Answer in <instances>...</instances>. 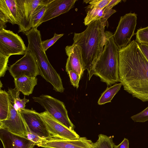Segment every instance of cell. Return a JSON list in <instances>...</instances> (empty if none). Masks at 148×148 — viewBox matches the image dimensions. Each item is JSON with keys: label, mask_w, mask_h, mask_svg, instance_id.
I'll return each instance as SVG.
<instances>
[{"label": "cell", "mask_w": 148, "mask_h": 148, "mask_svg": "<svg viewBox=\"0 0 148 148\" xmlns=\"http://www.w3.org/2000/svg\"><path fill=\"white\" fill-rule=\"evenodd\" d=\"M119 74L124 90L143 102L148 101V62L134 40L119 49Z\"/></svg>", "instance_id": "6da1fadb"}, {"label": "cell", "mask_w": 148, "mask_h": 148, "mask_svg": "<svg viewBox=\"0 0 148 148\" xmlns=\"http://www.w3.org/2000/svg\"><path fill=\"white\" fill-rule=\"evenodd\" d=\"M107 20L101 19L92 21L84 31L74 34L73 43L81 48L83 70H87L88 73L103 51L106 40L104 30Z\"/></svg>", "instance_id": "7a4b0ae2"}, {"label": "cell", "mask_w": 148, "mask_h": 148, "mask_svg": "<svg viewBox=\"0 0 148 148\" xmlns=\"http://www.w3.org/2000/svg\"><path fill=\"white\" fill-rule=\"evenodd\" d=\"M106 43L103 51L88 73L89 80L93 75L98 76L101 81L111 86L119 82V49L114 40L113 34L105 32Z\"/></svg>", "instance_id": "3957f363"}, {"label": "cell", "mask_w": 148, "mask_h": 148, "mask_svg": "<svg viewBox=\"0 0 148 148\" xmlns=\"http://www.w3.org/2000/svg\"><path fill=\"white\" fill-rule=\"evenodd\" d=\"M34 101L40 104L50 114L68 129L74 130V125L69 118L67 111L62 101L48 95L33 97Z\"/></svg>", "instance_id": "277c9868"}, {"label": "cell", "mask_w": 148, "mask_h": 148, "mask_svg": "<svg viewBox=\"0 0 148 148\" xmlns=\"http://www.w3.org/2000/svg\"><path fill=\"white\" fill-rule=\"evenodd\" d=\"M137 16L135 13H130L121 17L113 34L114 42L119 49L127 46L134 35Z\"/></svg>", "instance_id": "5b68a950"}, {"label": "cell", "mask_w": 148, "mask_h": 148, "mask_svg": "<svg viewBox=\"0 0 148 148\" xmlns=\"http://www.w3.org/2000/svg\"><path fill=\"white\" fill-rule=\"evenodd\" d=\"M27 47L21 38L10 30H0V53L10 57L14 55H24Z\"/></svg>", "instance_id": "8992f818"}, {"label": "cell", "mask_w": 148, "mask_h": 148, "mask_svg": "<svg viewBox=\"0 0 148 148\" xmlns=\"http://www.w3.org/2000/svg\"><path fill=\"white\" fill-rule=\"evenodd\" d=\"M8 70L14 78L23 76L36 77L40 75L36 61L27 49L23 57L11 65Z\"/></svg>", "instance_id": "52a82bcc"}, {"label": "cell", "mask_w": 148, "mask_h": 148, "mask_svg": "<svg viewBox=\"0 0 148 148\" xmlns=\"http://www.w3.org/2000/svg\"><path fill=\"white\" fill-rule=\"evenodd\" d=\"M42 0H16L18 22V33H25L32 28L31 19Z\"/></svg>", "instance_id": "ba28073f"}, {"label": "cell", "mask_w": 148, "mask_h": 148, "mask_svg": "<svg viewBox=\"0 0 148 148\" xmlns=\"http://www.w3.org/2000/svg\"><path fill=\"white\" fill-rule=\"evenodd\" d=\"M38 114L52 137L69 140H77L80 137L74 130H70L61 124L47 111Z\"/></svg>", "instance_id": "9c48e42d"}, {"label": "cell", "mask_w": 148, "mask_h": 148, "mask_svg": "<svg viewBox=\"0 0 148 148\" xmlns=\"http://www.w3.org/2000/svg\"><path fill=\"white\" fill-rule=\"evenodd\" d=\"M20 112L29 128L34 133L43 138H52L38 112L32 108L21 110Z\"/></svg>", "instance_id": "30bf717a"}, {"label": "cell", "mask_w": 148, "mask_h": 148, "mask_svg": "<svg viewBox=\"0 0 148 148\" xmlns=\"http://www.w3.org/2000/svg\"><path fill=\"white\" fill-rule=\"evenodd\" d=\"M1 129L26 138L24 122L20 112L16 111L10 102L7 118L5 120L0 121V129Z\"/></svg>", "instance_id": "8fae6325"}, {"label": "cell", "mask_w": 148, "mask_h": 148, "mask_svg": "<svg viewBox=\"0 0 148 148\" xmlns=\"http://www.w3.org/2000/svg\"><path fill=\"white\" fill-rule=\"evenodd\" d=\"M92 143L85 137H80L74 140L52 137L47 138L36 145L45 148H91Z\"/></svg>", "instance_id": "7c38bea8"}, {"label": "cell", "mask_w": 148, "mask_h": 148, "mask_svg": "<svg viewBox=\"0 0 148 148\" xmlns=\"http://www.w3.org/2000/svg\"><path fill=\"white\" fill-rule=\"evenodd\" d=\"M76 0H52L47 5L44 14L38 25L66 13L74 7Z\"/></svg>", "instance_id": "4fadbf2b"}, {"label": "cell", "mask_w": 148, "mask_h": 148, "mask_svg": "<svg viewBox=\"0 0 148 148\" xmlns=\"http://www.w3.org/2000/svg\"><path fill=\"white\" fill-rule=\"evenodd\" d=\"M68 56L66 66L67 72L72 71L81 77L83 72V62L81 48L78 45L73 43L65 48Z\"/></svg>", "instance_id": "5bb4252c"}, {"label": "cell", "mask_w": 148, "mask_h": 148, "mask_svg": "<svg viewBox=\"0 0 148 148\" xmlns=\"http://www.w3.org/2000/svg\"><path fill=\"white\" fill-rule=\"evenodd\" d=\"M8 22L18 24L16 0H0V30L5 29Z\"/></svg>", "instance_id": "9a60e30c"}, {"label": "cell", "mask_w": 148, "mask_h": 148, "mask_svg": "<svg viewBox=\"0 0 148 148\" xmlns=\"http://www.w3.org/2000/svg\"><path fill=\"white\" fill-rule=\"evenodd\" d=\"M0 139L4 148H33L36 144L27 138L0 129Z\"/></svg>", "instance_id": "2e32d148"}, {"label": "cell", "mask_w": 148, "mask_h": 148, "mask_svg": "<svg viewBox=\"0 0 148 148\" xmlns=\"http://www.w3.org/2000/svg\"><path fill=\"white\" fill-rule=\"evenodd\" d=\"M37 81L36 77L23 76L14 78L15 88L25 95L29 96L32 94Z\"/></svg>", "instance_id": "e0dca14e"}, {"label": "cell", "mask_w": 148, "mask_h": 148, "mask_svg": "<svg viewBox=\"0 0 148 148\" xmlns=\"http://www.w3.org/2000/svg\"><path fill=\"white\" fill-rule=\"evenodd\" d=\"M87 11V15L84 22L85 25L87 26L91 22L100 19L108 20L110 16L116 12L115 10L109 9L106 7L102 9H92Z\"/></svg>", "instance_id": "ac0fdd59"}, {"label": "cell", "mask_w": 148, "mask_h": 148, "mask_svg": "<svg viewBox=\"0 0 148 148\" xmlns=\"http://www.w3.org/2000/svg\"><path fill=\"white\" fill-rule=\"evenodd\" d=\"M7 92L9 102L16 111L20 112L21 110L25 108L26 103L29 101V100L26 99L25 96L23 99H21L20 92L15 88H8Z\"/></svg>", "instance_id": "d6986e66"}, {"label": "cell", "mask_w": 148, "mask_h": 148, "mask_svg": "<svg viewBox=\"0 0 148 148\" xmlns=\"http://www.w3.org/2000/svg\"><path fill=\"white\" fill-rule=\"evenodd\" d=\"M122 86L121 83L120 82L115 84L110 87H107L99 98L98 104L102 105L110 102L114 96L120 90Z\"/></svg>", "instance_id": "ffe728a7"}, {"label": "cell", "mask_w": 148, "mask_h": 148, "mask_svg": "<svg viewBox=\"0 0 148 148\" xmlns=\"http://www.w3.org/2000/svg\"><path fill=\"white\" fill-rule=\"evenodd\" d=\"M52 0H42L41 3L36 8L31 19L32 28L38 27V25L45 12L47 5Z\"/></svg>", "instance_id": "44dd1931"}, {"label": "cell", "mask_w": 148, "mask_h": 148, "mask_svg": "<svg viewBox=\"0 0 148 148\" xmlns=\"http://www.w3.org/2000/svg\"><path fill=\"white\" fill-rule=\"evenodd\" d=\"M0 121L6 120L9 109V101L7 92L0 88Z\"/></svg>", "instance_id": "7402d4cb"}, {"label": "cell", "mask_w": 148, "mask_h": 148, "mask_svg": "<svg viewBox=\"0 0 148 148\" xmlns=\"http://www.w3.org/2000/svg\"><path fill=\"white\" fill-rule=\"evenodd\" d=\"M114 145L112 138L101 134L97 141L92 143L91 148H114Z\"/></svg>", "instance_id": "603a6c76"}, {"label": "cell", "mask_w": 148, "mask_h": 148, "mask_svg": "<svg viewBox=\"0 0 148 148\" xmlns=\"http://www.w3.org/2000/svg\"><path fill=\"white\" fill-rule=\"evenodd\" d=\"M135 34L138 43L148 45V26L138 29Z\"/></svg>", "instance_id": "cb8c5ba5"}, {"label": "cell", "mask_w": 148, "mask_h": 148, "mask_svg": "<svg viewBox=\"0 0 148 148\" xmlns=\"http://www.w3.org/2000/svg\"><path fill=\"white\" fill-rule=\"evenodd\" d=\"M24 121L25 127L26 138L35 143L36 145L37 144L41 143L47 139L40 137L34 133L29 128L24 120Z\"/></svg>", "instance_id": "d4e9b609"}, {"label": "cell", "mask_w": 148, "mask_h": 148, "mask_svg": "<svg viewBox=\"0 0 148 148\" xmlns=\"http://www.w3.org/2000/svg\"><path fill=\"white\" fill-rule=\"evenodd\" d=\"M111 0H90V5L86 7L87 10L96 9H102L109 3Z\"/></svg>", "instance_id": "484cf974"}, {"label": "cell", "mask_w": 148, "mask_h": 148, "mask_svg": "<svg viewBox=\"0 0 148 148\" xmlns=\"http://www.w3.org/2000/svg\"><path fill=\"white\" fill-rule=\"evenodd\" d=\"M134 122L144 123L148 121V107L141 112L131 117Z\"/></svg>", "instance_id": "4316f807"}, {"label": "cell", "mask_w": 148, "mask_h": 148, "mask_svg": "<svg viewBox=\"0 0 148 148\" xmlns=\"http://www.w3.org/2000/svg\"><path fill=\"white\" fill-rule=\"evenodd\" d=\"M10 57L3 55L0 53V77H4L6 71L8 69V66Z\"/></svg>", "instance_id": "83f0119b"}, {"label": "cell", "mask_w": 148, "mask_h": 148, "mask_svg": "<svg viewBox=\"0 0 148 148\" xmlns=\"http://www.w3.org/2000/svg\"><path fill=\"white\" fill-rule=\"evenodd\" d=\"M64 34H58L55 33L53 37L51 39L42 41V45L45 51V52L49 47L53 45Z\"/></svg>", "instance_id": "f1b7e54d"}, {"label": "cell", "mask_w": 148, "mask_h": 148, "mask_svg": "<svg viewBox=\"0 0 148 148\" xmlns=\"http://www.w3.org/2000/svg\"><path fill=\"white\" fill-rule=\"evenodd\" d=\"M67 73L69 75L72 85L77 89L79 87V82L81 77L77 73L72 71H68Z\"/></svg>", "instance_id": "f546056e"}, {"label": "cell", "mask_w": 148, "mask_h": 148, "mask_svg": "<svg viewBox=\"0 0 148 148\" xmlns=\"http://www.w3.org/2000/svg\"><path fill=\"white\" fill-rule=\"evenodd\" d=\"M138 44L140 50L148 62V45L142 43Z\"/></svg>", "instance_id": "4dcf8cb0"}, {"label": "cell", "mask_w": 148, "mask_h": 148, "mask_svg": "<svg viewBox=\"0 0 148 148\" xmlns=\"http://www.w3.org/2000/svg\"><path fill=\"white\" fill-rule=\"evenodd\" d=\"M129 141L127 138H124L122 141L119 145H114V148H129Z\"/></svg>", "instance_id": "1f68e13d"}, {"label": "cell", "mask_w": 148, "mask_h": 148, "mask_svg": "<svg viewBox=\"0 0 148 148\" xmlns=\"http://www.w3.org/2000/svg\"><path fill=\"white\" fill-rule=\"evenodd\" d=\"M121 0H111L108 5L106 6L108 8L112 9V8L120 2Z\"/></svg>", "instance_id": "d6a6232c"}, {"label": "cell", "mask_w": 148, "mask_h": 148, "mask_svg": "<svg viewBox=\"0 0 148 148\" xmlns=\"http://www.w3.org/2000/svg\"><path fill=\"white\" fill-rule=\"evenodd\" d=\"M90 0H84V2L85 3H89V1H90Z\"/></svg>", "instance_id": "836d02e7"}, {"label": "cell", "mask_w": 148, "mask_h": 148, "mask_svg": "<svg viewBox=\"0 0 148 148\" xmlns=\"http://www.w3.org/2000/svg\"><path fill=\"white\" fill-rule=\"evenodd\" d=\"M45 148H50V147H46Z\"/></svg>", "instance_id": "e575fe53"}]
</instances>
